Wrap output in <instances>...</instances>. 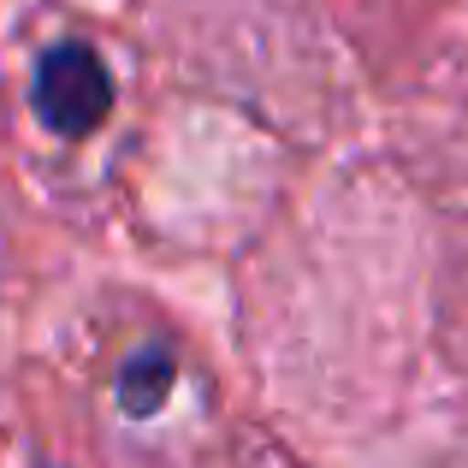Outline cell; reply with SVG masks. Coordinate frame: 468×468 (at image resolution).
Instances as JSON below:
<instances>
[{
	"mask_svg": "<svg viewBox=\"0 0 468 468\" xmlns=\"http://www.w3.org/2000/svg\"><path fill=\"white\" fill-rule=\"evenodd\" d=\"M166 391H172V350L143 344L119 374V403H125V415H154L166 403Z\"/></svg>",
	"mask_w": 468,
	"mask_h": 468,
	"instance_id": "obj_2",
	"label": "cell"
},
{
	"mask_svg": "<svg viewBox=\"0 0 468 468\" xmlns=\"http://www.w3.org/2000/svg\"><path fill=\"white\" fill-rule=\"evenodd\" d=\"M30 107L42 119V131H54V137L66 143L90 137L113 107V78H107L101 54L90 42H54L48 54H36Z\"/></svg>",
	"mask_w": 468,
	"mask_h": 468,
	"instance_id": "obj_1",
	"label": "cell"
}]
</instances>
